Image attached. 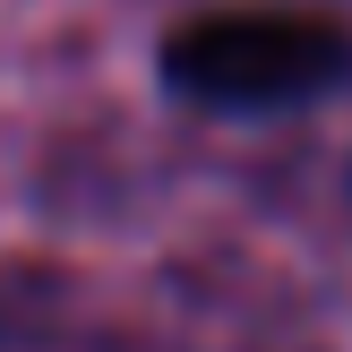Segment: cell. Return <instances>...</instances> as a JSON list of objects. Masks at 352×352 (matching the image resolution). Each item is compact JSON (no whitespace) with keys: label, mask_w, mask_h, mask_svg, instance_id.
<instances>
[{"label":"cell","mask_w":352,"mask_h":352,"mask_svg":"<svg viewBox=\"0 0 352 352\" xmlns=\"http://www.w3.org/2000/svg\"><path fill=\"white\" fill-rule=\"evenodd\" d=\"M155 69L181 103H206V112H301L352 86V26L318 9H275V0L206 9L164 34Z\"/></svg>","instance_id":"1"}]
</instances>
